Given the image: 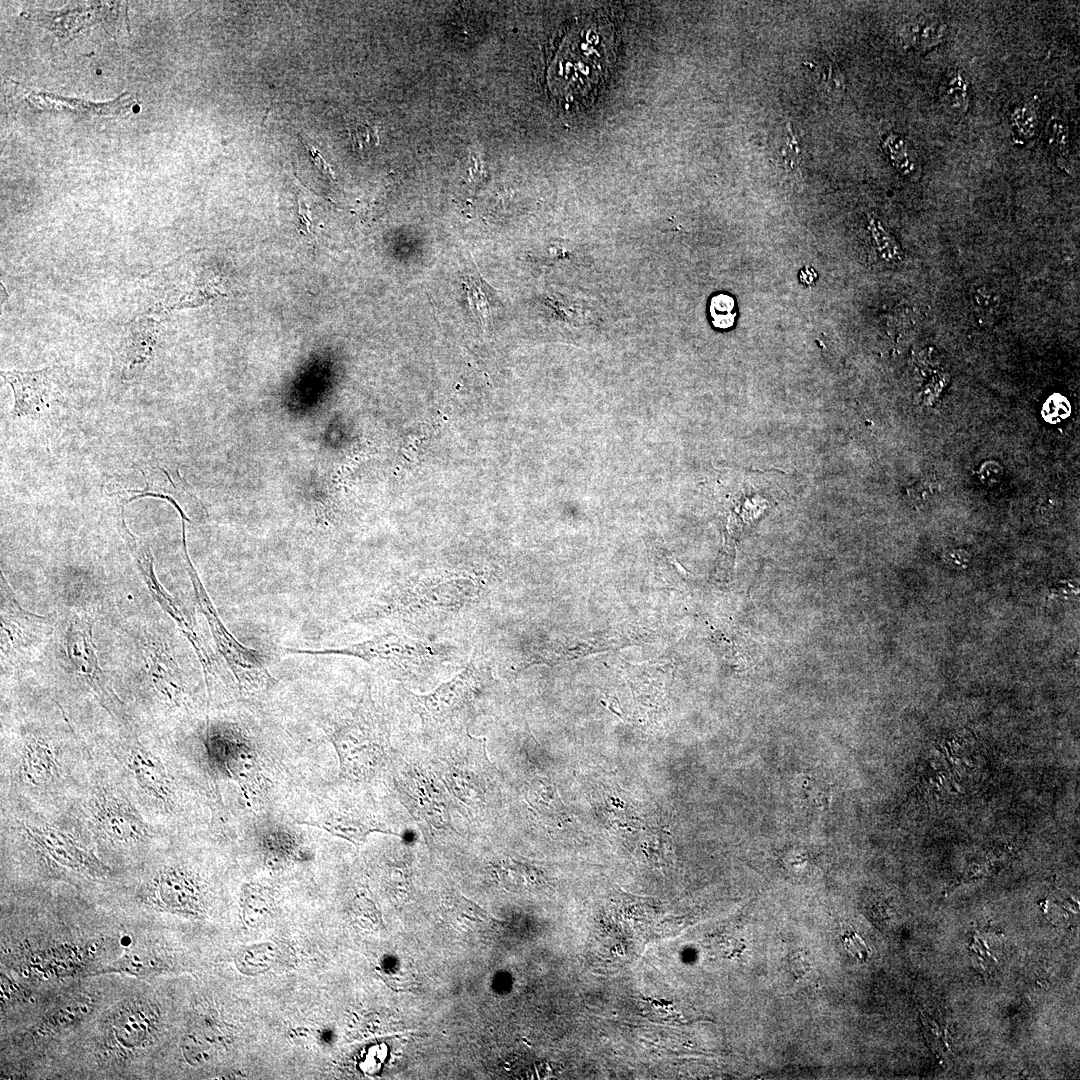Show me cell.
I'll return each instance as SVG.
<instances>
[{
  "label": "cell",
  "instance_id": "obj_1",
  "mask_svg": "<svg viewBox=\"0 0 1080 1080\" xmlns=\"http://www.w3.org/2000/svg\"><path fill=\"white\" fill-rule=\"evenodd\" d=\"M485 584L477 576L457 572L412 578L388 586L366 617L431 627L477 604Z\"/></svg>",
  "mask_w": 1080,
  "mask_h": 1080
},
{
  "label": "cell",
  "instance_id": "obj_2",
  "mask_svg": "<svg viewBox=\"0 0 1080 1080\" xmlns=\"http://www.w3.org/2000/svg\"><path fill=\"white\" fill-rule=\"evenodd\" d=\"M290 651L298 654L355 657L392 678L404 681L424 678L447 660L445 646L392 631L342 647Z\"/></svg>",
  "mask_w": 1080,
  "mask_h": 1080
},
{
  "label": "cell",
  "instance_id": "obj_3",
  "mask_svg": "<svg viewBox=\"0 0 1080 1080\" xmlns=\"http://www.w3.org/2000/svg\"><path fill=\"white\" fill-rule=\"evenodd\" d=\"M326 733L338 757L340 779L362 782L377 773L385 757L387 729L370 695Z\"/></svg>",
  "mask_w": 1080,
  "mask_h": 1080
},
{
  "label": "cell",
  "instance_id": "obj_4",
  "mask_svg": "<svg viewBox=\"0 0 1080 1080\" xmlns=\"http://www.w3.org/2000/svg\"><path fill=\"white\" fill-rule=\"evenodd\" d=\"M490 680V669L476 650L465 667L450 680L427 694H412L413 702L428 726L454 725L471 711Z\"/></svg>",
  "mask_w": 1080,
  "mask_h": 1080
},
{
  "label": "cell",
  "instance_id": "obj_5",
  "mask_svg": "<svg viewBox=\"0 0 1080 1080\" xmlns=\"http://www.w3.org/2000/svg\"><path fill=\"white\" fill-rule=\"evenodd\" d=\"M183 546L188 557L186 543ZM187 564L199 610L205 616L214 643L236 679L239 690L245 696H259L267 692L275 684V679L264 666L261 653L241 644L226 629L189 557Z\"/></svg>",
  "mask_w": 1080,
  "mask_h": 1080
},
{
  "label": "cell",
  "instance_id": "obj_6",
  "mask_svg": "<svg viewBox=\"0 0 1080 1080\" xmlns=\"http://www.w3.org/2000/svg\"><path fill=\"white\" fill-rule=\"evenodd\" d=\"M208 745L216 764L238 784L246 800L257 804L267 796L269 780L261 754L245 730L235 724L223 730H210Z\"/></svg>",
  "mask_w": 1080,
  "mask_h": 1080
},
{
  "label": "cell",
  "instance_id": "obj_7",
  "mask_svg": "<svg viewBox=\"0 0 1080 1080\" xmlns=\"http://www.w3.org/2000/svg\"><path fill=\"white\" fill-rule=\"evenodd\" d=\"M1 651L5 662L21 663L36 652L51 632L47 618L24 610L1 576Z\"/></svg>",
  "mask_w": 1080,
  "mask_h": 1080
},
{
  "label": "cell",
  "instance_id": "obj_8",
  "mask_svg": "<svg viewBox=\"0 0 1080 1080\" xmlns=\"http://www.w3.org/2000/svg\"><path fill=\"white\" fill-rule=\"evenodd\" d=\"M203 898L198 878L180 866L158 871L145 890L148 904L169 912L196 914L202 909Z\"/></svg>",
  "mask_w": 1080,
  "mask_h": 1080
},
{
  "label": "cell",
  "instance_id": "obj_9",
  "mask_svg": "<svg viewBox=\"0 0 1080 1080\" xmlns=\"http://www.w3.org/2000/svg\"><path fill=\"white\" fill-rule=\"evenodd\" d=\"M92 625L89 616L83 613L74 615L67 627L65 650L70 666L76 675L93 688L104 701L111 702L114 694L98 663Z\"/></svg>",
  "mask_w": 1080,
  "mask_h": 1080
},
{
  "label": "cell",
  "instance_id": "obj_10",
  "mask_svg": "<svg viewBox=\"0 0 1080 1080\" xmlns=\"http://www.w3.org/2000/svg\"><path fill=\"white\" fill-rule=\"evenodd\" d=\"M1 376L12 387L14 417L43 416L53 405L58 404L62 394L52 377V370L45 368L34 371H2Z\"/></svg>",
  "mask_w": 1080,
  "mask_h": 1080
},
{
  "label": "cell",
  "instance_id": "obj_11",
  "mask_svg": "<svg viewBox=\"0 0 1080 1080\" xmlns=\"http://www.w3.org/2000/svg\"><path fill=\"white\" fill-rule=\"evenodd\" d=\"M122 524L125 530V537L128 545L131 549L132 555L137 562V565L141 571L142 577L149 587L151 593L162 606V608L176 621L181 628L183 634L188 638L193 648L198 654L200 663L204 668L211 665L210 658L206 649L203 647L201 641L196 635L193 626L187 620L182 608H180L165 589L161 586L154 572L153 556L149 549V546L139 541L128 529L122 516Z\"/></svg>",
  "mask_w": 1080,
  "mask_h": 1080
},
{
  "label": "cell",
  "instance_id": "obj_12",
  "mask_svg": "<svg viewBox=\"0 0 1080 1080\" xmlns=\"http://www.w3.org/2000/svg\"><path fill=\"white\" fill-rule=\"evenodd\" d=\"M471 739L467 742L468 755L451 756L447 762L444 780L454 795L468 805L486 802L490 775L485 750L480 755H471Z\"/></svg>",
  "mask_w": 1080,
  "mask_h": 1080
},
{
  "label": "cell",
  "instance_id": "obj_13",
  "mask_svg": "<svg viewBox=\"0 0 1080 1080\" xmlns=\"http://www.w3.org/2000/svg\"><path fill=\"white\" fill-rule=\"evenodd\" d=\"M25 832L39 849L62 866L96 874L104 870L102 863L91 853L58 829L27 824Z\"/></svg>",
  "mask_w": 1080,
  "mask_h": 1080
},
{
  "label": "cell",
  "instance_id": "obj_14",
  "mask_svg": "<svg viewBox=\"0 0 1080 1080\" xmlns=\"http://www.w3.org/2000/svg\"><path fill=\"white\" fill-rule=\"evenodd\" d=\"M299 825L319 828L333 836L343 838L356 846L366 841L373 832L397 835L384 824L358 810L332 807L297 821Z\"/></svg>",
  "mask_w": 1080,
  "mask_h": 1080
},
{
  "label": "cell",
  "instance_id": "obj_15",
  "mask_svg": "<svg viewBox=\"0 0 1080 1080\" xmlns=\"http://www.w3.org/2000/svg\"><path fill=\"white\" fill-rule=\"evenodd\" d=\"M94 816L100 832L110 841L138 843L148 835L140 815L128 803L112 795L104 794L97 799Z\"/></svg>",
  "mask_w": 1080,
  "mask_h": 1080
},
{
  "label": "cell",
  "instance_id": "obj_16",
  "mask_svg": "<svg viewBox=\"0 0 1080 1080\" xmlns=\"http://www.w3.org/2000/svg\"><path fill=\"white\" fill-rule=\"evenodd\" d=\"M158 1010L149 1000L135 999L120 1005L111 1020L116 1041L124 1048H140L154 1035Z\"/></svg>",
  "mask_w": 1080,
  "mask_h": 1080
},
{
  "label": "cell",
  "instance_id": "obj_17",
  "mask_svg": "<svg viewBox=\"0 0 1080 1080\" xmlns=\"http://www.w3.org/2000/svg\"><path fill=\"white\" fill-rule=\"evenodd\" d=\"M251 836L268 859H302L308 856L301 831L274 818L261 817L253 823Z\"/></svg>",
  "mask_w": 1080,
  "mask_h": 1080
},
{
  "label": "cell",
  "instance_id": "obj_18",
  "mask_svg": "<svg viewBox=\"0 0 1080 1080\" xmlns=\"http://www.w3.org/2000/svg\"><path fill=\"white\" fill-rule=\"evenodd\" d=\"M125 765L138 786L164 807H171L175 790L162 762L148 750L134 746L125 755Z\"/></svg>",
  "mask_w": 1080,
  "mask_h": 1080
},
{
  "label": "cell",
  "instance_id": "obj_19",
  "mask_svg": "<svg viewBox=\"0 0 1080 1080\" xmlns=\"http://www.w3.org/2000/svg\"><path fill=\"white\" fill-rule=\"evenodd\" d=\"M20 753V775L29 786L44 788L58 777L56 753L46 738L28 734L23 740Z\"/></svg>",
  "mask_w": 1080,
  "mask_h": 1080
},
{
  "label": "cell",
  "instance_id": "obj_20",
  "mask_svg": "<svg viewBox=\"0 0 1080 1080\" xmlns=\"http://www.w3.org/2000/svg\"><path fill=\"white\" fill-rule=\"evenodd\" d=\"M147 677L159 696L167 703L180 706L184 701L185 688L179 669L162 644L145 645Z\"/></svg>",
  "mask_w": 1080,
  "mask_h": 1080
},
{
  "label": "cell",
  "instance_id": "obj_21",
  "mask_svg": "<svg viewBox=\"0 0 1080 1080\" xmlns=\"http://www.w3.org/2000/svg\"><path fill=\"white\" fill-rule=\"evenodd\" d=\"M405 800L427 823L437 829L449 826V816L439 792L423 775L415 772L397 782Z\"/></svg>",
  "mask_w": 1080,
  "mask_h": 1080
},
{
  "label": "cell",
  "instance_id": "obj_22",
  "mask_svg": "<svg viewBox=\"0 0 1080 1080\" xmlns=\"http://www.w3.org/2000/svg\"><path fill=\"white\" fill-rule=\"evenodd\" d=\"M157 331L150 327L131 328V334L123 343L120 353L121 378L132 381L138 378L153 358Z\"/></svg>",
  "mask_w": 1080,
  "mask_h": 1080
},
{
  "label": "cell",
  "instance_id": "obj_23",
  "mask_svg": "<svg viewBox=\"0 0 1080 1080\" xmlns=\"http://www.w3.org/2000/svg\"><path fill=\"white\" fill-rule=\"evenodd\" d=\"M947 25L936 17H920L901 25L898 31L901 44L926 53L946 37Z\"/></svg>",
  "mask_w": 1080,
  "mask_h": 1080
},
{
  "label": "cell",
  "instance_id": "obj_24",
  "mask_svg": "<svg viewBox=\"0 0 1080 1080\" xmlns=\"http://www.w3.org/2000/svg\"><path fill=\"white\" fill-rule=\"evenodd\" d=\"M775 162L783 177L792 184L802 182V151L790 124H787L775 149Z\"/></svg>",
  "mask_w": 1080,
  "mask_h": 1080
},
{
  "label": "cell",
  "instance_id": "obj_25",
  "mask_svg": "<svg viewBox=\"0 0 1080 1080\" xmlns=\"http://www.w3.org/2000/svg\"><path fill=\"white\" fill-rule=\"evenodd\" d=\"M883 148L889 155L893 166L903 175L912 177L919 174L916 152L909 142L897 134H889L883 141Z\"/></svg>",
  "mask_w": 1080,
  "mask_h": 1080
},
{
  "label": "cell",
  "instance_id": "obj_26",
  "mask_svg": "<svg viewBox=\"0 0 1080 1080\" xmlns=\"http://www.w3.org/2000/svg\"><path fill=\"white\" fill-rule=\"evenodd\" d=\"M806 64L820 90L830 95H841L844 92L845 77L836 62L820 58Z\"/></svg>",
  "mask_w": 1080,
  "mask_h": 1080
},
{
  "label": "cell",
  "instance_id": "obj_27",
  "mask_svg": "<svg viewBox=\"0 0 1080 1080\" xmlns=\"http://www.w3.org/2000/svg\"><path fill=\"white\" fill-rule=\"evenodd\" d=\"M942 105L956 114H963L969 106L968 84L960 72L949 75L939 88Z\"/></svg>",
  "mask_w": 1080,
  "mask_h": 1080
},
{
  "label": "cell",
  "instance_id": "obj_28",
  "mask_svg": "<svg viewBox=\"0 0 1080 1080\" xmlns=\"http://www.w3.org/2000/svg\"><path fill=\"white\" fill-rule=\"evenodd\" d=\"M1047 144L1056 157L1057 163L1065 168L1070 157V132L1065 121L1052 117L1046 127Z\"/></svg>",
  "mask_w": 1080,
  "mask_h": 1080
},
{
  "label": "cell",
  "instance_id": "obj_29",
  "mask_svg": "<svg viewBox=\"0 0 1080 1080\" xmlns=\"http://www.w3.org/2000/svg\"><path fill=\"white\" fill-rule=\"evenodd\" d=\"M1014 139L1023 142L1032 138L1038 125L1037 109L1032 102L1019 104L1011 113Z\"/></svg>",
  "mask_w": 1080,
  "mask_h": 1080
},
{
  "label": "cell",
  "instance_id": "obj_30",
  "mask_svg": "<svg viewBox=\"0 0 1080 1080\" xmlns=\"http://www.w3.org/2000/svg\"><path fill=\"white\" fill-rule=\"evenodd\" d=\"M735 303L727 294L715 295L710 302V315L715 327L726 329L733 325L736 312Z\"/></svg>",
  "mask_w": 1080,
  "mask_h": 1080
},
{
  "label": "cell",
  "instance_id": "obj_31",
  "mask_svg": "<svg viewBox=\"0 0 1080 1080\" xmlns=\"http://www.w3.org/2000/svg\"><path fill=\"white\" fill-rule=\"evenodd\" d=\"M1002 473V468L999 464L995 462H986L981 467L980 475L985 484L991 485L1000 480Z\"/></svg>",
  "mask_w": 1080,
  "mask_h": 1080
},
{
  "label": "cell",
  "instance_id": "obj_32",
  "mask_svg": "<svg viewBox=\"0 0 1080 1080\" xmlns=\"http://www.w3.org/2000/svg\"><path fill=\"white\" fill-rule=\"evenodd\" d=\"M297 199H298V208H299L298 213H299V220H300L299 229L303 234L309 235L311 233L310 210H309V207H308L306 201L304 200V198L302 196H298Z\"/></svg>",
  "mask_w": 1080,
  "mask_h": 1080
},
{
  "label": "cell",
  "instance_id": "obj_33",
  "mask_svg": "<svg viewBox=\"0 0 1080 1080\" xmlns=\"http://www.w3.org/2000/svg\"><path fill=\"white\" fill-rule=\"evenodd\" d=\"M936 485L932 482L922 481L911 489V496L915 499L927 500L936 493Z\"/></svg>",
  "mask_w": 1080,
  "mask_h": 1080
},
{
  "label": "cell",
  "instance_id": "obj_34",
  "mask_svg": "<svg viewBox=\"0 0 1080 1080\" xmlns=\"http://www.w3.org/2000/svg\"><path fill=\"white\" fill-rule=\"evenodd\" d=\"M302 141H303L304 145L306 146L307 150L311 153V157H312L316 167L319 169V171L323 175L328 177L329 179H331V180L334 179V174H333L331 168L328 166L327 162L322 158L319 151L316 150L313 146H311L307 142H305L304 140H302Z\"/></svg>",
  "mask_w": 1080,
  "mask_h": 1080
},
{
  "label": "cell",
  "instance_id": "obj_35",
  "mask_svg": "<svg viewBox=\"0 0 1080 1080\" xmlns=\"http://www.w3.org/2000/svg\"><path fill=\"white\" fill-rule=\"evenodd\" d=\"M945 559L948 563L956 566H965L969 561V556L965 550H951L945 555Z\"/></svg>",
  "mask_w": 1080,
  "mask_h": 1080
},
{
  "label": "cell",
  "instance_id": "obj_36",
  "mask_svg": "<svg viewBox=\"0 0 1080 1080\" xmlns=\"http://www.w3.org/2000/svg\"><path fill=\"white\" fill-rule=\"evenodd\" d=\"M800 281L806 285L813 284L817 279V274L811 267H805L800 271Z\"/></svg>",
  "mask_w": 1080,
  "mask_h": 1080
}]
</instances>
